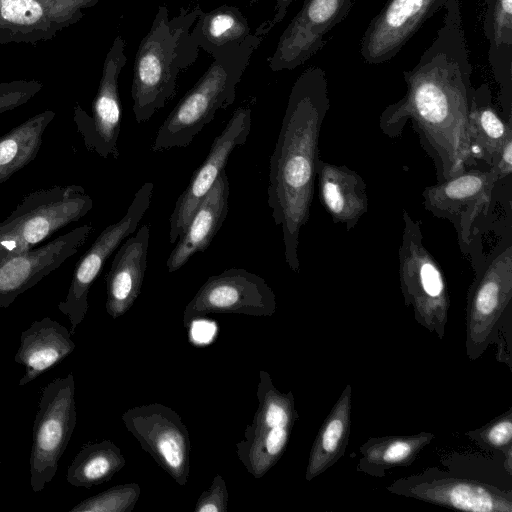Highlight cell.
Masks as SVG:
<instances>
[{"label": "cell", "mask_w": 512, "mask_h": 512, "mask_svg": "<svg viewBox=\"0 0 512 512\" xmlns=\"http://www.w3.org/2000/svg\"><path fill=\"white\" fill-rule=\"evenodd\" d=\"M125 464L120 448L111 440L88 442L68 466L66 480L74 487L90 489L110 481Z\"/></svg>", "instance_id": "cell-30"}, {"label": "cell", "mask_w": 512, "mask_h": 512, "mask_svg": "<svg viewBox=\"0 0 512 512\" xmlns=\"http://www.w3.org/2000/svg\"><path fill=\"white\" fill-rule=\"evenodd\" d=\"M251 125V108L240 106L233 112L223 131L214 139L204 162L195 170L186 189L175 203L169 219L171 244H174L185 230L200 201L225 169L233 150L246 142Z\"/></svg>", "instance_id": "cell-18"}, {"label": "cell", "mask_w": 512, "mask_h": 512, "mask_svg": "<svg viewBox=\"0 0 512 512\" xmlns=\"http://www.w3.org/2000/svg\"><path fill=\"white\" fill-rule=\"evenodd\" d=\"M70 330L58 321L44 317L35 320L20 336L14 361L24 367L19 380L23 386L49 370L75 349Z\"/></svg>", "instance_id": "cell-23"}, {"label": "cell", "mask_w": 512, "mask_h": 512, "mask_svg": "<svg viewBox=\"0 0 512 512\" xmlns=\"http://www.w3.org/2000/svg\"><path fill=\"white\" fill-rule=\"evenodd\" d=\"M402 74L406 93L380 114L382 133L398 138L410 122L433 162L437 182L476 165L469 125L472 66L459 2L446 9L432 44L418 63Z\"/></svg>", "instance_id": "cell-1"}, {"label": "cell", "mask_w": 512, "mask_h": 512, "mask_svg": "<svg viewBox=\"0 0 512 512\" xmlns=\"http://www.w3.org/2000/svg\"><path fill=\"white\" fill-rule=\"evenodd\" d=\"M2 16L13 23L32 24L42 15V9L35 0H2Z\"/></svg>", "instance_id": "cell-34"}, {"label": "cell", "mask_w": 512, "mask_h": 512, "mask_svg": "<svg viewBox=\"0 0 512 512\" xmlns=\"http://www.w3.org/2000/svg\"><path fill=\"white\" fill-rule=\"evenodd\" d=\"M229 194L230 185L224 169L177 239L166 262L169 272L179 270L194 254L208 248L228 215Z\"/></svg>", "instance_id": "cell-21"}, {"label": "cell", "mask_w": 512, "mask_h": 512, "mask_svg": "<svg viewBox=\"0 0 512 512\" xmlns=\"http://www.w3.org/2000/svg\"><path fill=\"white\" fill-rule=\"evenodd\" d=\"M262 40L252 33L242 45L213 55L207 70L159 127L151 149L161 152L187 147L218 110L231 106L238 83Z\"/></svg>", "instance_id": "cell-4"}, {"label": "cell", "mask_w": 512, "mask_h": 512, "mask_svg": "<svg viewBox=\"0 0 512 512\" xmlns=\"http://www.w3.org/2000/svg\"><path fill=\"white\" fill-rule=\"evenodd\" d=\"M319 199L332 221L347 231L353 229L368 210L367 187L363 178L346 165L319 158L316 164Z\"/></svg>", "instance_id": "cell-22"}, {"label": "cell", "mask_w": 512, "mask_h": 512, "mask_svg": "<svg viewBox=\"0 0 512 512\" xmlns=\"http://www.w3.org/2000/svg\"><path fill=\"white\" fill-rule=\"evenodd\" d=\"M330 107L328 80L320 67L306 69L294 82L269 162L268 206L283 235L289 268L300 271L301 229L310 216L321 128Z\"/></svg>", "instance_id": "cell-2"}, {"label": "cell", "mask_w": 512, "mask_h": 512, "mask_svg": "<svg viewBox=\"0 0 512 512\" xmlns=\"http://www.w3.org/2000/svg\"><path fill=\"white\" fill-rule=\"evenodd\" d=\"M201 13L198 6L191 10L182 7L169 18L167 7H158L133 64L131 97L137 123L151 119L174 98L179 73L197 60L200 48L191 29Z\"/></svg>", "instance_id": "cell-3"}, {"label": "cell", "mask_w": 512, "mask_h": 512, "mask_svg": "<svg viewBox=\"0 0 512 512\" xmlns=\"http://www.w3.org/2000/svg\"><path fill=\"white\" fill-rule=\"evenodd\" d=\"M73 373L57 377L42 388L32 431L30 485L42 491L55 477L58 463L76 425Z\"/></svg>", "instance_id": "cell-8"}, {"label": "cell", "mask_w": 512, "mask_h": 512, "mask_svg": "<svg viewBox=\"0 0 512 512\" xmlns=\"http://www.w3.org/2000/svg\"><path fill=\"white\" fill-rule=\"evenodd\" d=\"M140 493V485L134 482L115 485L80 501L69 512H131Z\"/></svg>", "instance_id": "cell-31"}, {"label": "cell", "mask_w": 512, "mask_h": 512, "mask_svg": "<svg viewBox=\"0 0 512 512\" xmlns=\"http://www.w3.org/2000/svg\"><path fill=\"white\" fill-rule=\"evenodd\" d=\"M455 2L459 0H387L361 39L363 60L373 65L391 60L427 19Z\"/></svg>", "instance_id": "cell-17"}, {"label": "cell", "mask_w": 512, "mask_h": 512, "mask_svg": "<svg viewBox=\"0 0 512 512\" xmlns=\"http://www.w3.org/2000/svg\"><path fill=\"white\" fill-rule=\"evenodd\" d=\"M483 31L488 61L500 87V101L510 113L512 101V0H488Z\"/></svg>", "instance_id": "cell-24"}, {"label": "cell", "mask_w": 512, "mask_h": 512, "mask_svg": "<svg viewBox=\"0 0 512 512\" xmlns=\"http://www.w3.org/2000/svg\"><path fill=\"white\" fill-rule=\"evenodd\" d=\"M15 105H17V101H13L10 99L7 100V97L0 96V112L6 110L7 108H11Z\"/></svg>", "instance_id": "cell-37"}, {"label": "cell", "mask_w": 512, "mask_h": 512, "mask_svg": "<svg viewBox=\"0 0 512 512\" xmlns=\"http://www.w3.org/2000/svg\"><path fill=\"white\" fill-rule=\"evenodd\" d=\"M276 295L259 275L243 268H229L210 276L187 303L184 327L211 313L267 317L276 312Z\"/></svg>", "instance_id": "cell-13"}, {"label": "cell", "mask_w": 512, "mask_h": 512, "mask_svg": "<svg viewBox=\"0 0 512 512\" xmlns=\"http://www.w3.org/2000/svg\"><path fill=\"white\" fill-rule=\"evenodd\" d=\"M126 61L125 42L118 36L108 55L100 89L93 104L92 116H88L82 110L75 114L77 131L82 136L86 149L104 159L119 157L121 103L118 76Z\"/></svg>", "instance_id": "cell-19"}, {"label": "cell", "mask_w": 512, "mask_h": 512, "mask_svg": "<svg viewBox=\"0 0 512 512\" xmlns=\"http://www.w3.org/2000/svg\"><path fill=\"white\" fill-rule=\"evenodd\" d=\"M403 232L398 250L400 288L416 321L443 338L450 306L441 267L423 242L420 223L403 209Z\"/></svg>", "instance_id": "cell-6"}, {"label": "cell", "mask_w": 512, "mask_h": 512, "mask_svg": "<svg viewBox=\"0 0 512 512\" xmlns=\"http://www.w3.org/2000/svg\"><path fill=\"white\" fill-rule=\"evenodd\" d=\"M228 489L224 478L216 474L208 490L201 493L194 512H227Z\"/></svg>", "instance_id": "cell-33"}, {"label": "cell", "mask_w": 512, "mask_h": 512, "mask_svg": "<svg viewBox=\"0 0 512 512\" xmlns=\"http://www.w3.org/2000/svg\"><path fill=\"white\" fill-rule=\"evenodd\" d=\"M93 231L92 225L85 224L29 251L0 259V310L75 255Z\"/></svg>", "instance_id": "cell-16"}, {"label": "cell", "mask_w": 512, "mask_h": 512, "mask_svg": "<svg viewBox=\"0 0 512 512\" xmlns=\"http://www.w3.org/2000/svg\"><path fill=\"white\" fill-rule=\"evenodd\" d=\"M121 419L156 464L185 486L190 474L191 440L181 416L168 406L151 403L127 409Z\"/></svg>", "instance_id": "cell-12"}, {"label": "cell", "mask_w": 512, "mask_h": 512, "mask_svg": "<svg viewBox=\"0 0 512 512\" xmlns=\"http://www.w3.org/2000/svg\"><path fill=\"white\" fill-rule=\"evenodd\" d=\"M53 118L54 113L43 112L0 136V185L36 158Z\"/></svg>", "instance_id": "cell-29"}, {"label": "cell", "mask_w": 512, "mask_h": 512, "mask_svg": "<svg viewBox=\"0 0 512 512\" xmlns=\"http://www.w3.org/2000/svg\"><path fill=\"white\" fill-rule=\"evenodd\" d=\"M498 176L487 170L469 168L460 174L427 186L422 192L423 206L433 216L449 221L457 234L463 254L475 259V222L489 208Z\"/></svg>", "instance_id": "cell-9"}, {"label": "cell", "mask_w": 512, "mask_h": 512, "mask_svg": "<svg viewBox=\"0 0 512 512\" xmlns=\"http://www.w3.org/2000/svg\"><path fill=\"white\" fill-rule=\"evenodd\" d=\"M474 442L485 449H512V409L493 419L483 427L466 433Z\"/></svg>", "instance_id": "cell-32"}, {"label": "cell", "mask_w": 512, "mask_h": 512, "mask_svg": "<svg viewBox=\"0 0 512 512\" xmlns=\"http://www.w3.org/2000/svg\"><path fill=\"white\" fill-rule=\"evenodd\" d=\"M352 387L347 384L312 444L305 479L313 480L333 466L344 454L350 435Z\"/></svg>", "instance_id": "cell-25"}, {"label": "cell", "mask_w": 512, "mask_h": 512, "mask_svg": "<svg viewBox=\"0 0 512 512\" xmlns=\"http://www.w3.org/2000/svg\"><path fill=\"white\" fill-rule=\"evenodd\" d=\"M498 176V180H502L509 176L512 172V134H510L502 144L499 152L494 158L491 166Z\"/></svg>", "instance_id": "cell-35"}, {"label": "cell", "mask_w": 512, "mask_h": 512, "mask_svg": "<svg viewBox=\"0 0 512 512\" xmlns=\"http://www.w3.org/2000/svg\"><path fill=\"white\" fill-rule=\"evenodd\" d=\"M153 188L152 182H145L135 193L125 215L104 228L76 263L67 295L58 303V309L69 319L72 335L88 312V294L92 284L112 253L138 227L150 206Z\"/></svg>", "instance_id": "cell-11"}, {"label": "cell", "mask_w": 512, "mask_h": 512, "mask_svg": "<svg viewBox=\"0 0 512 512\" xmlns=\"http://www.w3.org/2000/svg\"><path fill=\"white\" fill-rule=\"evenodd\" d=\"M256 396L258 407L236 443V454L247 472L260 479L283 455L298 413L292 392L279 391L264 370L259 371Z\"/></svg>", "instance_id": "cell-7"}, {"label": "cell", "mask_w": 512, "mask_h": 512, "mask_svg": "<svg viewBox=\"0 0 512 512\" xmlns=\"http://www.w3.org/2000/svg\"><path fill=\"white\" fill-rule=\"evenodd\" d=\"M294 0H276L274 13L270 19L262 22L253 32L255 35L264 38L278 25L286 16L289 6Z\"/></svg>", "instance_id": "cell-36"}, {"label": "cell", "mask_w": 512, "mask_h": 512, "mask_svg": "<svg viewBox=\"0 0 512 512\" xmlns=\"http://www.w3.org/2000/svg\"><path fill=\"white\" fill-rule=\"evenodd\" d=\"M0 469H1V456H0Z\"/></svg>", "instance_id": "cell-38"}, {"label": "cell", "mask_w": 512, "mask_h": 512, "mask_svg": "<svg viewBox=\"0 0 512 512\" xmlns=\"http://www.w3.org/2000/svg\"><path fill=\"white\" fill-rule=\"evenodd\" d=\"M512 298V246L494 252L476 270L466 302V354L476 360Z\"/></svg>", "instance_id": "cell-10"}, {"label": "cell", "mask_w": 512, "mask_h": 512, "mask_svg": "<svg viewBox=\"0 0 512 512\" xmlns=\"http://www.w3.org/2000/svg\"><path fill=\"white\" fill-rule=\"evenodd\" d=\"M469 125L473 158L491 166L505 139L512 134V124L511 119L505 122L499 115L486 83L474 88Z\"/></svg>", "instance_id": "cell-26"}, {"label": "cell", "mask_w": 512, "mask_h": 512, "mask_svg": "<svg viewBox=\"0 0 512 512\" xmlns=\"http://www.w3.org/2000/svg\"><path fill=\"white\" fill-rule=\"evenodd\" d=\"M93 207L80 185H55L30 192L0 221V259L29 251Z\"/></svg>", "instance_id": "cell-5"}, {"label": "cell", "mask_w": 512, "mask_h": 512, "mask_svg": "<svg viewBox=\"0 0 512 512\" xmlns=\"http://www.w3.org/2000/svg\"><path fill=\"white\" fill-rule=\"evenodd\" d=\"M150 228L142 225L117 248L106 275V312L113 319L124 315L138 298L147 269Z\"/></svg>", "instance_id": "cell-20"}, {"label": "cell", "mask_w": 512, "mask_h": 512, "mask_svg": "<svg viewBox=\"0 0 512 512\" xmlns=\"http://www.w3.org/2000/svg\"><path fill=\"white\" fill-rule=\"evenodd\" d=\"M387 490L436 505L471 512H511L512 493L432 469L401 478Z\"/></svg>", "instance_id": "cell-14"}, {"label": "cell", "mask_w": 512, "mask_h": 512, "mask_svg": "<svg viewBox=\"0 0 512 512\" xmlns=\"http://www.w3.org/2000/svg\"><path fill=\"white\" fill-rule=\"evenodd\" d=\"M251 35L247 18L238 7L231 5L202 11L191 29L198 47L211 56L242 45Z\"/></svg>", "instance_id": "cell-28"}, {"label": "cell", "mask_w": 512, "mask_h": 512, "mask_svg": "<svg viewBox=\"0 0 512 512\" xmlns=\"http://www.w3.org/2000/svg\"><path fill=\"white\" fill-rule=\"evenodd\" d=\"M352 5L353 0H305L279 37L269 68L280 72L304 64L322 49L324 36L347 17Z\"/></svg>", "instance_id": "cell-15"}, {"label": "cell", "mask_w": 512, "mask_h": 512, "mask_svg": "<svg viewBox=\"0 0 512 512\" xmlns=\"http://www.w3.org/2000/svg\"><path fill=\"white\" fill-rule=\"evenodd\" d=\"M434 438L431 432L369 438L359 447L357 471L382 477L391 468L410 466Z\"/></svg>", "instance_id": "cell-27"}]
</instances>
